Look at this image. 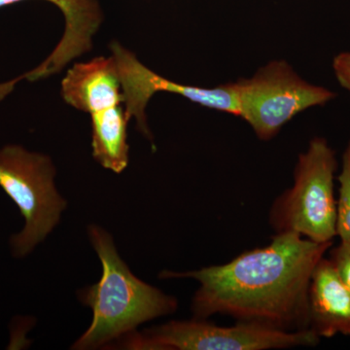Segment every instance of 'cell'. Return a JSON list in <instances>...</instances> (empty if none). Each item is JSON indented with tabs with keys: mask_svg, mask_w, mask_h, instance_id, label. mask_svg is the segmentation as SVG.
Instances as JSON below:
<instances>
[{
	"mask_svg": "<svg viewBox=\"0 0 350 350\" xmlns=\"http://www.w3.org/2000/svg\"><path fill=\"white\" fill-rule=\"evenodd\" d=\"M331 245L297 232H278L266 247L227 264L187 273L165 271L160 278L199 282L192 303L196 319L223 314L280 330H306L310 328V280Z\"/></svg>",
	"mask_w": 350,
	"mask_h": 350,
	"instance_id": "1",
	"label": "cell"
},
{
	"mask_svg": "<svg viewBox=\"0 0 350 350\" xmlns=\"http://www.w3.org/2000/svg\"><path fill=\"white\" fill-rule=\"evenodd\" d=\"M88 234L100 258L103 275L100 282L78 293L83 305L93 312V320L71 349H103L137 331L140 324L177 310L176 299L131 273L109 232L92 224Z\"/></svg>",
	"mask_w": 350,
	"mask_h": 350,
	"instance_id": "2",
	"label": "cell"
},
{
	"mask_svg": "<svg viewBox=\"0 0 350 350\" xmlns=\"http://www.w3.org/2000/svg\"><path fill=\"white\" fill-rule=\"evenodd\" d=\"M338 162L326 139L313 138L299 157L293 187L271 207L269 222L278 232H293L317 243H331L337 236L338 200L334 177Z\"/></svg>",
	"mask_w": 350,
	"mask_h": 350,
	"instance_id": "3",
	"label": "cell"
},
{
	"mask_svg": "<svg viewBox=\"0 0 350 350\" xmlns=\"http://www.w3.org/2000/svg\"><path fill=\"white\" fill-rule=\"evenodd\" d=\"M55 175L49 157L19 145L0 150V187L25 218L24 229L11 239L16 256L29 254L61 221L68 202L57 192Z\"/></svg>",
	"mask_w": 350,
	"mask_h": 350,
	"instance_id": "4",
	"label": "cell"
},
{
	"mask_svg": "<svg viewBox=\"0 0 350 350\" xmlns=\"http://www.w3.org/2000/svg\"><path fill=\"white\" fill-rule=\"evenodd\" d=\"M320 337L312 328L284 331L273 327L239 321L231 327L217 326L193 319L170 321L120 340L129 349L153 350H268L315 347Z\"/></svg>",
	"mask_w": 350,
	"mask_h": 350,
	"instance_id": "5",
	"label": "cell"
},
{
	"mask_svg": "<svg viewBox=\"0 0 350 350\" xmlns=\"http://www.w3.org/2000/svg\"><path fill=\"white\" fill-rule=\"evenodd\" d=\"M239 117L245 120L262 140L275 137L283 126L308 108L326 105L336 94L313 86L285 62H273L251 79L236 82Z\"/></svg>",
	"mask_w": 350,
	"mask_h": 350,
	"instance_id": "6",
	"label": "cell"
},
{
	"mask_svg": "<svg viewBox=\"0 0 350 350\" xmlns=\"http://www.w3.org/2000/svg\"><path fill=\"white\" fill-rule=\"evenodd\" d=\"M113 59L123 89L124 103L129 118L137 119L139 131L152 139L147 126L145 108L149 100L158 92L176 94L202 107L230 113L239 117V100L236 83H228L214 89L188 86L165 79L144 66L130 51L119 43L111 44Z\"/></svg>",
	"mask_w": 350,
	"mask_h": 350,
	"instance_id": "7",
	"label": "cell"
},
{
	"mask_svg": "<svg viewBox=\"0 0 350 350\" xmlns=\"http://www.w3.org/2000/svg\"><path fill=\"white\" fill-rule=\"evenodd\" d=\"M25 0H0V8ZM55 4L66 19V31L54 52L38 68L29 73L32 81L59 72L75 57L92 48V38L103 22L96 0H45Z\"/></svg>",
	"mask_w": 350,
	"mask_h": 350,
	"instance_id": "8",
	"label": "cell"
},
{
	"mask_svg": "<svg viewBox=\"0 0 350 350\" xmlns=\"http://www.w3.org/2000/svg\"><path fill=\"white\" fill-rule=\"evenodd\" d=\"M121 88L113 57H98L68 70L62 82V94L71 107L93 114L124 103Z\"/></svg>",
	"mask_w": 350,
	"mask_h": 350,
	"instance_id": "9",
	"label": "cell"
},
{
	"mask_svg": "<svg viewBox=\"0 0 350 350\" xmlns=\"http://www.w3.org/2000/svg\"><path fill=\"white\" fill-rule=\"evenodd\" d=\"M310 328L319 337L337 334L350 337V291L345 287L330 259L322 258L308 289Z\"/></svg>",
	"mask_w": 350,
	"mask_h": 350,
	"instance_id": "10",
	"label": "cell"
},
{
	"mask_svg": "<svg viewBox=\"0 0 350 350\" xmlns=\"http://www.w3.org/2000/svg\"><path fill=\"white\" fill-rule=\"evenodd\" d=\"M92 148L93 157L105 169L121 174L129 163V144L126 110L120 105L93 113Z\"/></svg>",
	"mask_w": 350,
	"mask_h": 350,
	"instance_id": "11",
	"label": "cell"
},
{
	"mask_svg": "<svg viewBox=\"0 0 350 350\" xmlns=\"http://www.w3.org/2000/svg\"><path fill=\"white\" fill-rule=\"evenodd\" d=\"M338 182L337 236L342 243L350 244V142L342 158V170Z\"/></svg>",
	"mask_w": 350,
	"mask_h": 350,
	"instance_id": "12",
	"label": "cell"
},
{
	"mask_svg": "<svg viewBox=\"0 0 350 350\" xmlns=\"http://www.w3.org/2000/svg\"><path fill=\"white\" fill-rule=\"evenodd\" d=\"M330 261L345 287L350 291V244L340 241L331 252Z\"/></svg>",
	"mask_w": 350,
	"mask_h": 350,
	"instance_id": "13",
	"label": "cell"
},
{
	"mask_svg": "<svg viewBox=\"0 0 350 350\" xmlns=\"http://www.w3.org/2000/svg\"><path fill=\"white\" fill-rule=\"evenodd\" d=\"M333 68L340 86L350 92V53H342L335 57Z\"/></svg>",
	"mask_w": 350,
	"mask_h": 350,
	"instance_id": "14",
	"label": "cell"
}]
</instances>
